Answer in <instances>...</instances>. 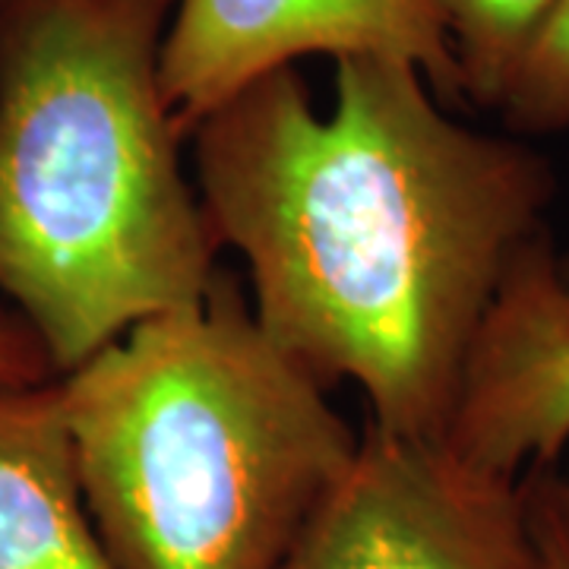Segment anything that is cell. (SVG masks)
<instances>
[{"label":"cell","mask_w":569,"mask_h":569,"mask_svg":"<svg viewBox=\"0 0 569 569\" xmlns=\"http://www.w3.org/2000/svg\"><path fill=\"white\" fill-rule=\"evenodd\" d=\"M336 63L317 111L298 67L247 82L190 130L212 241L247 263L253 317L370 425L443 440L512 257L557 178L531 146L452 121L408 61Z\"/></svg>","instance_id":"cell-1"},{"label":"cell","mask_w":569,"mask_h":569,"mask_svg":"<svg viewBox=\"0 0 569 569\" xmlns=\"http://www.w3.org/2000/svg\"><path fill=\"white\" fill-rule=\"evenodd\" d=\"M174 3L0 0V291L58 377L219 269L162 89Z\"/></svg>","instance_id":"cell-2"},{"label":"cell","mask_w":569,"mask_h":569,"mask_svg":"<svg viewBox=\"0 0 569 569\" xmlns=\"http://www.w3.org/2000/svg\"><path fill=\"white\" fill-rule=\"evenodd\" d=\"M58 380L118 569H282L361 443L224 269Z\"/></svg>","instance_id":"cell-3"},{"label":"cell","mask_w":569,"mask_h":569,"mask_svg":"<svg viewBox=\"0 0 569 569\" xmlns=\"http://www.w3.org/2000/svg\"><path fill=\"white\" fill-rule=\"evenodd\" d=\"M282 569H545L522 478L367 427Z\"/></svg>","instance_id":"cell-4"},{"label":"cell","mask_w":569,"mask_h":569,"mask_svg":"<svg viewBox=\"0 0 569 569\" xmlns=\"http://www.w3.org/2000/svg\"><path fill=\"white\" fill-rule=\"evenodd\" d=\"M310 54L408 61L440 102H462L433 0H178L162 44V89L183 140L247 82Z\"/></svg>","instance_id":"cell-5"},{"label":"cell","mask_w":569,"mask_h":569,"mask_svg":"<svg viewBox=\"0 0 569 569\" xmlns=\"http://www.w3.org/2000/svg\"><path fill=\"white\" fill-rule=\"evenodd\" d=\"M550 228L512 257L475 339L447 443L475 468L522 478L569 447V301Z\"/></svg>","instance_id":"cell-6"},{"label":"cell","mask_w":569,"mask_h":569,"mask_svg":"<svg viewBox=\"0 0 569 569\" xmlns=\"http://www.w3.org/2000/svg\"><path fill=\"white\" fill-rule=\"evenodd\" d=\"M0 569H118L86 509L58 377L0 387Z\"/></svg>","instance_id":"cell-7"},{"label":"cell","mask_w":569,"mask_h":569,"mask_svg":"<svg viewBox=\"0 0 569 569\" xmlns=\"http://www.w3.org/2000/svg\"><path fill=\"white\" fill-rule=\"evenodd\" d=\"M462 80V102L497 108L553 0H433Z\"/></svg>","instance_id":"cell-8"},{"label":"cell","mask_w":569,"mask_h":569,"mask_svg":"<svg viewBox=\"0 0 569 569\" xmlns=\"http://www.w3.org/2000/svg\"><path fill=\"white\" fill-rule=\"evenodd\" d=\"M516 133L569 130V0H553L497 104Z\"/></svg>","instance_id":"cell-9"},{"label":"cell","mask_w":569,"mask_h":569,"mask_svg":"<svg viewBox=\"0 0 569 569\" xmlns=\"http://www.w3.org/2000/svg\"><path fill=\"white\" fill-rule=\"evenodd\" d=\"M522 497L545 569H569V471L529 468L522 475Z\"/></svg>","instance_id":"cell-10"},{"label":"cell","mask_w":569,"mask_h":569,"mask_svg":"<svg viewBox=\"0 0 569 569\" xmlns=\"http://www.w3.org/2000/svg\"><path fill=\"white\" fill-rule=\"evenodd\" d=\"M54 377L58 370L44 355L39 336L20 317L0 313V387H36Z\"/></svg>","instance_id":"cell-11"},{"label":"cell","mask_w":569,"mask_h":569,"mask_svg":"<svg viewBox=\"0 0 569 569\" xmlns=\"http://www.w3.org/2000/svg\"><path fill=\"white\" fill-rule=\"evenodd\" d=\"M557 269H560V284H563L569 301V250L567 253H557Z\"/></svg>","instance_id":"cell-12"}]
</instances>
